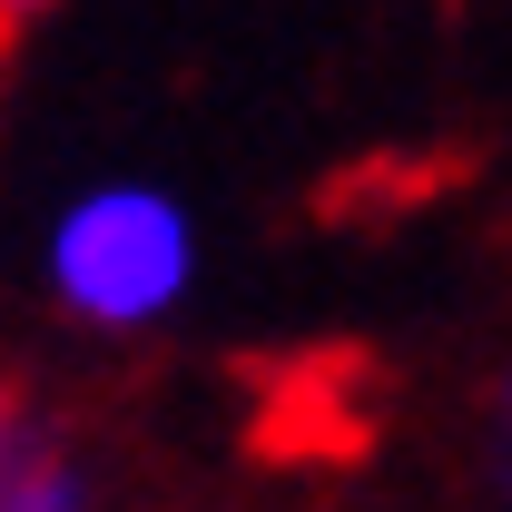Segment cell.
<instances>
[{
  "mask_svg": "<svg viewBox=\"0 0 512 512\" xmlns=\"http://www.w3.org/2000/svg\"><path fill=\"white\" fill-rule=\"evenodd\" d=\"M197 227L168 188H89L50 227V286L89 325H148L188 296Z\"/></svg>",
  "mask_w": 512,
  "mask_h": 512,
  "instance_id": "obj_1",
  "label": "cell"
},
{
  "mask_svg": "<svg viewBox=\"0 0 512 512\" xmlns=\"http://www.w3.org/2000/svg\"><path fill=\"white\" fill-rule=\"evenodd\" d=\"M0 512H79V473L10 414H0Z\"/></svg>",
  "mask_w": 512,
  "mask_h": 512,
  "instance_id": "obj_2",
  "label": "cell"
},
{
  "mask_svg": "<svg viewBox=\"0 0 512 512\" xmlns=\"http://www.w3.org/2000/svg\"><path fill=\"white\" fill-rule=\"evenodd\" d=\"M483 463H493V493L512 503V365H503V384H493V444H483Z\"/></svg>",
  "mask_w": 512,
  "mask_h": 512,
  "instance_id": "obj_3",
  "label": "cell"
},
{
  "mask_svg": "<svg viewBox=\"0 0 512 512\" xmlns=\"http://www.w3.org/2000/svg\"><path fill=\"white\" fill-rule=\"evenodd\" d=\"M40 10H50V0H0V40H10V30H30Z\"/></svg>",
  "mask_w": 512,
  "mask_h": 512,
  "instance_id": "obj_4",
  "label": "cell"
}]
</instances>
